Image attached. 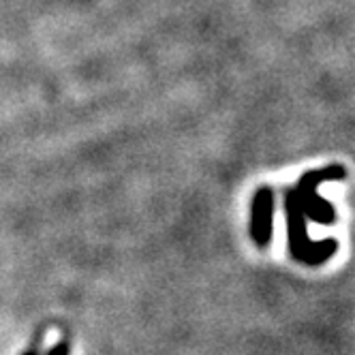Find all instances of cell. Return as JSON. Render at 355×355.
<instances>
[{
	"label": "cell",
	"mask_w": 355,
	"mask_h": 355,
	"mask_svg": "<svg viewBox=\"0 0 355 355\" xmlns=\"http://www.w3.org/2000/svg\"><path fill=\"white\" fill-rule=\"evenodd\" d=\"M24 355H39V351H37V349H31V351H26Z\"/></svg>",
	"instance_id": "5"
},
{
	"label": "cell",
	"mask_w": 355,
	"mask_h": 355,
	"mask_svg": "<svg viewBox=\"0 0 355 355\" xmlns=\"http://www.w3.org/2000/svg\"><path fill=\"white\" fill-rule=\"evenodd\" d=\"M272 210H274V193L272 189L263 187L255 195L252 214H250V234L259 246H268L272 240Z\"/></svg>",
	"instance_id": "3"
},
{
	"label": "cell",
	"mask_w": 355,
	"mask_h": 355,
	"mask_svg": "<svg viewBox=\"0 0 355 355\" xmlns=\"http://www.w3.org/2000/svg\"><path fill=\"white\" fill-rule=\"evenodd\" d=\"M345 175H347V169L343 165H327L323 169L304 173L297 189H295V193L302 201L304 216L315 223H321V225H332L336 220L334 206L317 193V187L321 182H329V180H345Z\"/></svg>",
	"instance_id": "2"
},
{
	"label": "cell",
	"mask_w": 355,
	"mask_h": 355,
	"mask_svg": "<svg viewBox=\"0 0 355 355\" xmlns=\"http://www.w3.org/2000/svg\"><path fill=\"white\" fill-rule=\"evenodd\" d=\"M285 214H287V223H289V248H291V255L295 261L319 266L334 255L338 248L336 240L315 242L309 238L306 216H304V208H302V201H300L295 189L285 193Z\"/></svg>",
	"instance_id": "1"
},
{
	"label": "cell",
	"mask_w": 355,
	"mask_h": 355,
	"mask_svg": "<svg viewBox=\"0 0 355 355\" xmlns=\"http://www.w3.org/2000/svg\"><path fill=\"white\" fill-rule=\"evenodd\" d=\"M45 355H69V343H58L52 351Z\"/></svg>",
	"instance_id": "4"
}]
</instances>
